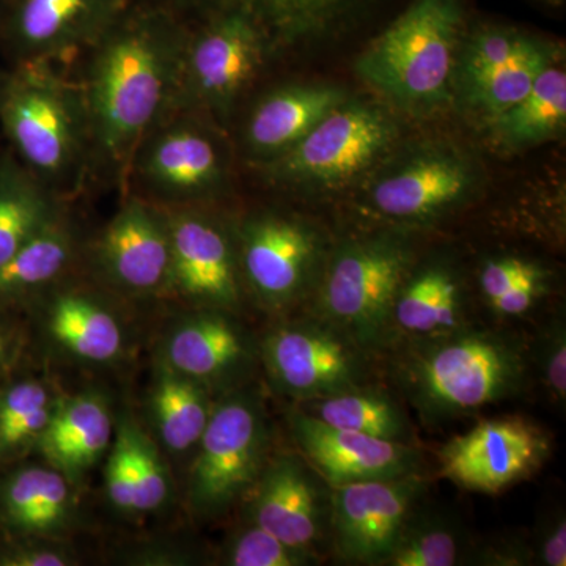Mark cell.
<instances>
[{"label": "cell", "instance_id": "cell-1", "mask_svg": "<svg viewBox=\"0 0 566 566\" xmlns=\"http://www.w3.org/2000/svg\"><path fill=\"white\" fill-rule=\"evenodd\" d=\"M185 36V11L175 3L129 0L74 59L91 123L92 181L123 191L134 150L170 109Z\"/></svg>", "mask_w": 566, "mask_h": 566}, {"label": "cell", "instance_id": "cell-2", "mask_svg": "<svg viewBox=\"0 0 566 566\" xmlns=\"http://www.w3.org/2000/svg\"><path fill=\"white\" fill-rule=\"evenodd\" d=\"M65 66L0 65V137L39 180L71 200L92 182V136L80 82Z\"/></svg>", "mask_w": 566, "mask_h": 566}, {"label": "cell", "instance_id": "cell-3", "mask_svg": "<svg viewBox=\"0 0 566 566\" xmlns=\"http://www.w3.org/2000/svg\"><path fill=\"white\" fill-rule=\"evenodd\" d=\"M417 340L401 363L400 382L428 422L472 415L512 398L526 381L523 349L502 335L461 327Z\"/></svg>", "mask_w": 566, "mask_h": 566}, {"label": "cell", "instance_id": "cell-4", "mask_svg": "<svg viewBox=\"0 0 566 566\" xmlns=\"http://www.w3.org/2000/svg\"><path fill=\"white\" fill-rule=\"evenodd\" d=\"M182 11L186 36L169 111L197 112L227 128L256 74L281 54L249 7L216 2Z\"/></svg>", "mask_w": 566, "mask_h": 566}, {"label": "cell", "instance_id": "cell-5", "mask_svg": "<svg viewBox=\"0 0 566 566\" xmlns=\"http://www.w3.org/2000/svg\"><path fill=\"white\" fill-rule=\"evenodd\" d=\"M468 20L469 0H408L357 59V74L401 106H441Z\"/></svg>", "mask_w": 566, "mask_h": 566}, {"label": "cell", "instance_id": "cell-6", "mask_svg": "<svg viewBox=\"0 0 566 566\" xmlns=\"http://www.w3.org/2000/svg\"><path fill=\"white\" fill-rule=\"evenodd\" d=\"M226 128L197 112L169 111L140 140L122 193L156 207H211L229 188Z\"/></svg>", "mask_w": 566, "mask_h": 566}, {"label": "cell", "instance_id": "cell-7", "mask_svg": "<svg viewBox=\"0 0 566 566\" xmlns=\"http://www.w3.org/2000/svg\"><path fill=\"white\" fill-rule=\"evenodd\" d=\"M412 263L411 248L394 234L346 241L324 270L318 296L322 322L363 352L382 348L395 333V300Z\"/></svg>", "mask_w": 566, "mask_h": 566}, {"label": "cell", "instance_id": "cell-8", "mask_svg": "<svg viewBox=\"0 0 566 566\" xmlns=\"http://www.w3.org/2000/svg\"><path fill=\"white\" fill-rule=\"evenodd\" d=\"M397 136V125L385 111L346 99L292 148L255 169L275 186L338 188L367 172Z\"/></svg>", "mask_w": 566, "mask_h": 566}, {"label": "cell", "instance_id": "cell-9", "mask_svg": "<svg viewBox=\"0 0 566 566\" xmlns=\"http://www.w3.org/2000/svg\"><path fill=\"white\" fill-rule=\"evenodd\" d=\"M266 419L252 392L229 395L212 408L197 444L188 499L200 516H219L251 491L268 461Z\"/></svg>", "mask_w": 566, "mask_h": 566}, {"label": "cell", "instance_id": "cell-10", "mask_svg": "<svg viewBox=\"0 0 566 566\" xmlns=\"http://www.w3.org/2000/svg\"><path fill=\"white\" fill-rule=\"evenodd\" d=\"M241 279L268 308L296 304L322 268L323 243L314 227L277 211L253 212L233 229Z\"/></svg>", "mask_w": 566, "mask_h": 566}, {"label": "cell", "instance_id": "cell-11", "mask_svg": "<svg viewBox=\"0 0 566 566\" xmlns=\"http://www.w3.org/2000/svg\"><path fill=\"white\" fill-rule=\"evenodd\" d=\"M93 274L112 292L132 297L169 293L170 234L166 210L134 193L85 248Z\"/></svg>", "mask_w": 566, "mask_h": 566}, {"label": "cell", "instance_id": "cell-12", "mask_svg": "<svg viewBox=\"0 0 566 566\" xmlns=\"http://www.w3.org/2000/svg\"><path fill=\"white\" fill-rule=\"evenodd\" d=\"M166 216L170 234L167 294L197 308L234 311L243 296V279L232 227L211 207L169 208Z\"/></svg>", "mask_w": 566, "mask_h": 566}, {"label": "cell", "instance_id": "cell-13", "mask_svg": "<svg viewBox=\"0 0 566 566\" xmlns=\"http://www.w3.org/2000/svg\"><path fill=\"white\" fill-rule=\"evenodd\" d=\"M129 0H3V63H70L87 50Z\"/></svg>", "mask_w": 566, "mask_h": 566}, {"label": "cell", "instance_id": "cell-14", "mask_svg": "<svg viewBox=\"0 0 566 566\" xmlns=\"http://www.w3.org/2000/svg\"><path fill=\"white\" fill-rule=\"evenodd\" d=\"M551 455L543 428L520 416L483 420L439 452L441 475L476 493L499 494L535 475Z\"/></svg>", "mask_w": 566, "mask_h": 566}, {"label": "cell", "instance_id": "cell-15", "mask_svg": "<svg viewBox=\"0 0 566 566\" xmlns=\"http://www.w3.org/2000/svg\"><path fill=\"white\" fill-rule=\"evenodd\" d=\"M427 490L417 474L331 488V539L345 562L385 565Z\"/></svg>", "mask_w": 566, "mask_h": 566}, {"label": "cell", "instance_id": "cell-16", "mask_svg": "<svg viewBox=\"0 0 566 566\" xmlns=\"http://www.w3.org/2000/svg\"><path fill=\"white\" fill-rule=\"evenodd\" d=\"M364 353L329 324H283L266 335L262 357L279 392L301 401L316 400L363 382Z\"/></svg>", "mask_w": 566, "mask_h": 566}, {"label": "cell", "instance_id": "cell-17", "mask_svg": "<svg viewBox=\"0 0 566 566\" xmlns=\"http://www.w3.org/2000/svg\"><path fill=\"white\" fill-rule=\"evenodd\" d=\"M248 494L252 523L315 558L331 536V486L303 457L266 461Z\"/></svg>", "mask_w": 566, "mask_h": 566}, {"label": "cell", "instance_id": "cell-18", "mask_svg": "<svg viewBox=\"0 0 566 566\" xmlns=\"http://www.w3.org/2000/svg\"><path fill=\"white\" fill-rule=\"evenodd\" d=\"M475 186V166L468 156L428 148L381 175L368 191V208L397 223L434 221L464 203Z\"/></svg>", "mask_w": 566, "mask_h": 566}, {"label": "cell", "instance_id": "cell-19", "mask_svg": "<svg viewBox=\"0 0 566 566\" xmlns=\"http://www.w3.org/2000/svg\"><path fill=\"white\" fill-rule=\"evenodd\" d=\"M289 422L301 455L331 488L419 472L420 453L405 442L329 427L305 411H294Z\"/></svg>", "mask_w": 566, "mask_h": 566}, {"label": "cell", "instance_id": "cell-20", "mask_svg": "<svg viewBox=\"0 0 566 566\" xmlns=\"http://www.w3.org/2000/svg\"><path fill=\"white\" fill-rule=\"evenodd\" d=\"M345 102V91L333 85H282L264 93L241 125L245 158L253 167L271 161Z\"/></svg>", "mask_w": 566, "mask_h": 566}, {"label": "cell", "instance_id": "cell-21", "mask_svg": "<svg viewBox=\"0 0 566 566\" xmlns=\"http://www.w3.org/2000/svg\"><path fill=\"white\" fill-rule=\"evenodd\" d=\"M251 344L227 312L199 308L175 324L163 348V363L205 387L222 385L248 367Z\"/></svg>", "mask_w": 566, "mask_h": 566}, {"label": "cell", "instance_id": "cell-22", "mask_svg": "<svg viewBox=\"0 0 566 566\" xmlns=\"http://www.w3.org/2000/svg\"><path fill=\"white\" fill-rule=\"evenodd\" d=\"M69 277L41 294L46 296L48 334L77 360L112 363L120 356L125 344L118 316L95 293L66 285Z\"/></svg>", "mask_w": 566, "mask_h": 566}, {"label": "cell", "instance_id": "cell-23", "mask_svg": "<svg viewBox=\"0 0 566 566\" xmlns=\"http://www.w3.org/2000/svg\"><path fill=\"white\" fill-rule=\"evenodd\" d=\"M112 436L114 422L106 401L99 395L80 394L59 400L36 446L52 468L76 483L109 449Z\"/></svg>", "mask_w": 566, "mask_h": 566}, {"label": "cell", "instance_id": "cell-24", "mask_svg": "<svg viewBox=\"0 0 566 566\" xmlns=\"http://www.w3.org/2000/svg\"><path fill=\"white\" fill-rule=\"evenodd\" d=\"M84 255L70 210L0 266V308L39 297L63 279Z\"/></svg>", "mask_w": 566, "mask_h": 566}, {"label": "cell", "instance_id": "cell-25", "mask_svg": "<svg viewBox=\"0 0 566 566\" xmlns=\"http://www.w3.org/2000/svg\"><path fill=\"white\" fill-rule=\"evenodd\" d=\"M62 199L0 147V266L69 208Z\"/></svg>", "mask_w": 566, "mask_h": 566}, {"label": "cell", "instance_id": "cell-26", "mask_svg": "<svg viewBox=\"0 0 566 566\" xmlns=\"http://www.w3.org/2000/svg\"><path fill=\"white\" fill-rule=\"evenodd\" d=\"M463 301V283L449 264L433 262L411 270L395 300V331L427 338L461 329Z\"/></svg>", "mask_w": 566, "mask_h": 566}, {"label": "cell", "instance_id": "cell-27", "mask_svg": "<svg viewBox=\"0 0 566 566\" xmlns=\"http://www.w3.org/2000/svg\"><path fill=\"white\" fill-rule=\"evenodd\" d=\"M74 510L71 482L57 469L25 465L3 482L0 512L13 531L46 538L69 526Z\"/></svg>", "mask_w": 566, "mask_h": 566}, {"label": "cell", "instance_id": "cell-28", "mask_svg": "<svg viewBox=\"0 0 566 566\" xmlns=\"http://www.w3.org/2000/svg\"><path fill=\"white\" fill-rule=\"evenodd\" d=\"M182 10L200 3H243L277 28L304 39H331L374 18L387 0H169Z\"/></svg>", "mask_w": 566, "mask_h": 566}, {"label": "cell", "instance_id": "cell-29", "mask_svg": "<svg viewBox=\"0 0 566 566\" xmlns=\"http://www.w3.org/2000/svg\"><path fill=\"white\" fill-rule=\"evenodd\" d=\"M150 401L164 447L174 453L196 449L212 412L207 387L161 363L156 370Z\"/></svg>", "mask_w": 566, "mask_h": 566}, {"label": "cell", "instance_id": "cell-30", "mask_svg": "<svg viewBox=\"0 0 566 566\" xmlns=\"http://www.w3.org/2000/svg\"><path fill=\"white\" fill-rule=\"evenodd\" d=\"M304 403L307 415L329 427L405 444L411 439L403 409L379 390L359 386Z\"/></svg>", "mask_w": 566, "mask_h": 566}, {"label": "cell", "instance_id": "cell-31", "mask_svg": "<svg viewBox=\"0 0 566 566\" xmlns=\"http://www.w3.org/2000/svg\"><path fill=\"white\" fill-rule=\"evenodd\" d=\"M495 139L510 148L527 147L564 133L566 125L565 71L549 65L531 92L491 120Z\"/></svg>", "mask_w": 566, "mask_h": 566}, {"label": "cell", "instance_id": "cell-32", "mask_svg": "<svg viewBox=\"0 0 566 566\" xmlns=\"http://www.w3.org/2000/svg\"><path fill=\"white\" fill-rule=\"evenodd\" d=\"M554 48L539 39H532L515 57L497 69L464 82L465 95L471 106L494 120L510 107L520 103L534 87L539 74L554 63Z\"/></svg>", "mask_w": 566, "mask_h": 566}, {"label": "cell", "instance_id": "cell-33", "mask_svg": "<svg viewBox=\"0 0 566 566\" xmlns=\"http://www.w3.org/2000/svg\"><path fill=\"white\" fill-rule=\"evenodd\" d=\"M59 400L36 379H25L0 395V457L39 444Z\"/></svg>", "mask_w": 566, "mask_h": 566}, {"label": "cell", "instance_id": "cell-34", "mask_svg": "<svg viewBox=\"0 0 566 566\" xmlns=\"http://www.w3.org/2000/svg\"><path fill=\"white\" fill-rule=\"evenodd\" d=\"M419 510V509H417ZM409 517L387 566H453L463 558L465 535L460 524L439 515Z\"/></svg>", "mask_w": 566, "mask_h": 566}, {"label": "cell", "instance_id": "cell-35", "mask_svg": "<svg viewBox=\"0 0 566 566\" xmlns=\"http://www.w3.org/2000/svg\"><path fill=\"white\" fill-rule=\"evenodd\" d=\"M117 431L128 446L136 486L137 515L163 509L172 495V482L159 450L129 417L122 420Z\"/></svg>", "mask_w": 566, "mask_h": 566}, {"label": "cell", "instance_id": "cell-36", "mask_svg": "<svg viewBox=\"0 0 566 566\" xmlns=\"http://www.w3.org/2000/svg\"><path fill=\"white\" fill-rule=\"evenodd\" d=\"M534 36L505 28V25H479L468 36L464 46L463 80L469 82L490 73L502 63L515 57L517 52L524 50Z\"/></svg>", "mask_w": 566, "mask_h": 566}, {"label": "cell", "instance_id": "cell-37", "mask_svg": "<svg viewBox=\"0 0 566 566\" xmlns=\"http://www.w3.org/2000/svg\"><path fill=\"white\" fill-rule=\"evenodd\" d=\"M311 560L314 557L285 545L252 521L226 547V564L232 566H303Z\"/></svg>", "mask_w": 566, "mask_h": 566}, {"label": "cell", "instance_id": "cell-38", "mask_svg": "<svg viewBox=\"0 0 566 566\" xmlns=\"http://www.w3.org/2000/svg\"><path fill=\"white\" fill-rule=\"evenodd\" d=\"M543 273L535 263L516 256L488 260L480 273V286L488 303L528 282H542Z\"/></svg>", "mask_w": 566, "mask_h": 566}, {"label": "cell", "instance_id": "cell-39", "mask_svg": "<svg viewBox=\"0 0 566 566\" xmlns=\"http://www.w3.org/2000/svg\"><path fill=\"white\" fill-rule=\"evenodd\" d=\"M106 491L115 510L126 515H137L136 486H134L132 460L125 438L117 431L107 458Z\"/></svg>", "mask_w": 566, "mask_h": 566}, {"label": "cell", "instance_id": "cell-40", "mask_svg": "<svg viewBox=\"0 0 566 566\" xmlns=\"http://www.w3.org/2000/svg\"><path fill=\"white\" fill-rule=\"evenodd\" d=\"M538 365L551 392L558 400L566 397V335L564 319H556L543 333L538 346Z\"/></svg>", "mask_w": 566, "mask_h": 566}, {"label": "cell", "instance_id": "cell-41", "mask_svg": "<svg viewBox=\"0 0 566 566\" xmlns=\"http://www.w3.org/2000/svg\"><path fill=\"white\" fill-rule=\"evenodd\" d=\"M73 557L54 543H17L0 549V566H66L73 565Z\"/></svg>", "mask_w": 566, "mask_h": 566}, {"label": "cell", "instance_id": "cell-42", "mask_svg": "<svg viewBox=\"0 0 566 566\" xmlns=\"http://www.w3.org/2000/svg\"><path fill=\"white\" fill-rule=\"evenodd\" d=\"M542 292L543 281L523 283V285L516 286V289L502 294V296H499L497 300H494L490 305L499 315H524L527 311H531V308L534 307V304Z\"/></svg>", "mask_w": 566, "mask_h": 566}, {"label": "cell", "instance_id": "cell-43", "mask_svg": "<svg viewBox=\"0 0 566 566\" xmlns=\"http://www.w3.org/2000/svg\"><path fill=\"white\" fill-rule=\"evenodd\" d=\"M539 564L546 566L566 565V523L564 516H558L549 527L539 536L538 547Z\"/></svg>", "mask_w": 566, "mask_h": 566}, {"label": "cell", "instance_id": "cell-44", "mask_svg": "<svg viewBox=\"0 0 566 566\" xmlns=\"http://www.w3.org/2000/svg\"><path fill=\"white\" fill-rule=\"evenodd\" d=\"M11 349H13V337L10 331L0 323V367L10 359Z\"/></svg>", "mask_w": 566, "mask_h": 566}, {"label": "cell", "instance_id": "cell-45", "mask_svg": "<svg viewBox=\"0 0 566 566\" xmlns=\"http://www.w3.org/2000/svg\"><path fill=\"white\" fill-rule=\"evenodd\" d=\"M543 2L547 3V6L558 7L560 3H564V0H543Z\"/></svg>", "mask_w": 566, "mask_h": 566}, {"label": "cell", "instance_id": "cell-46", "mask_svg": "<svg viewBox=\"0 0 566 566\" xmlns=\"http://www.w3.org/2000/svg\"><path fill=\"white\" fill-rule=\"evenodd\" d=\"M3 0H0V9H2Z\"/></svg>", "mask_w": 566, "mask_h": 566}]
</instances>
